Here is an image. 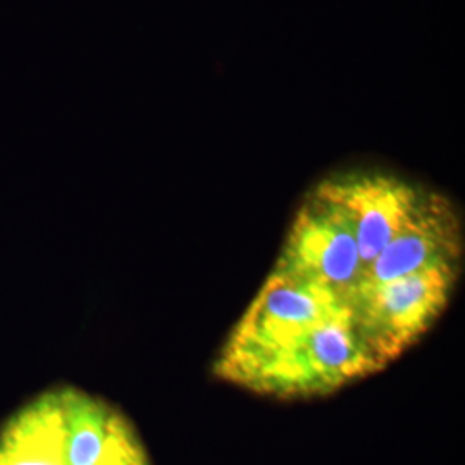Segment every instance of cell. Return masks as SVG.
<instances>
[{
  "instance_id": "cell-1",
  "label": "cell",
  "mask_w": 465,
  "mask_h": 465,
  "mask_svg": "<svg viewBox=\"0 0 465 465\" xmlns=\"http://www.w3.org/2000/svg\"><path fill=\"white\" fill-rule=\"evenodd\" d=\"M349 311L331 293L272 269L217 357L214 372L243 386L250 374L316 324Z\"/></svg>"
},
{
  "instance_id": "cell-2",
  "label": "cell",
  "mask_w": 465,
  "mask_h": 465,
  "mask_svg": "<svg viewBox=\"0 0 465 465\" xmlns=\"http://www.w3.org/2000/svg\"><path fill=\"white\" fill-rule=\"evenodd\" d=\"M381 371L355 331L349 311L330 317L259 367L243 388L278 399L336 391Z\"/></svg>"
},
{
  "instance_id": "cell-3",
  "label": "cell",
  "mask_w": 465,
  "mask_h": 465,
  "mask_svg": "<svg viewBox=\"0 0 465 465\" xmlns=\"http://www.w3.org/2000/svg\"><path fill=\"white\" fill-rule=\"evenodd\" d=\"M459 276L460 266L431 267L359 288L350 302V317L381 369L411 349L443 314Z\"/></svg>"
},
{
  "instance_id": "cell-4",
  "label": "cell",
  "mask_w": 465,
  "mask_h": 465,
  "mask_svg": "<svg viewBox=\"0 0 465 465\" xmlns=\"http://www.w3.org/2000/svg\"><path fill=\"white\" fill-rule=\"evenodd\" d=\"M274 269L331 293L347 309L364 282L353 232L314 192L300 207Z\"/></svg>"
},
{
  "instance_id": "cell-5",
  "label": "cell",
  "mask_w": 465,
  "mask_h": 465,
  "mask_svg": "<svg viewBox=\"0 0 465 465\" xmlns=\"http://www.w3.org/2000/svg\"><path fill=\"white\" fill-rule=\"evenodd\" d=\"M462 219L451 200L420 190L414 209L381 253L371 262L362 286L405 278L431 267L460 266Z\"/></svg>"
},
{
  "instance_id": "cell-6",
  "label": "cell",
  "mask_w": 465,
  "mask_h": 465,
  "mask_svg": "<svg viewBox=\"0 0 465 465\" xmlns=\"http://www.w3.org/2000/svg\"><path fill=\"white\" fill-rule=\"evenodd\" d=\"M420 190L390 174L355 173L324 180L314 193L331 203L349 224L366 274L414 209Z\"/></svg>"
}]
</instances>
